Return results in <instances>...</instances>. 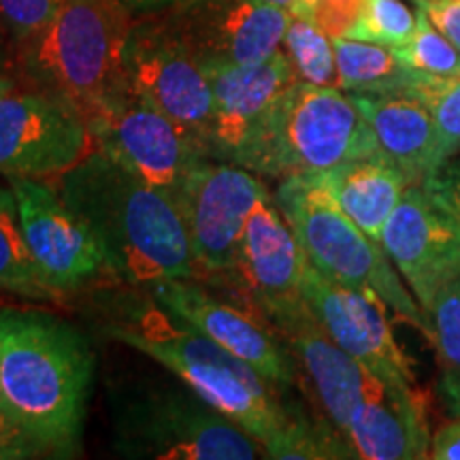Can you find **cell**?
Listing matches in <instances>:
<instances>
[{
    "label": "cell",
    "mask_w": 460,
    "mask_h": 460,
    "mask_svg": "<svg viewBox=\"0 0 460 460\" xmlns=\"http://www.w3.org/2000/svg\"><path fill=\"white\" fill-rule=\"evenodd\" d=\"M365 0H318L312 11V20L331 39L345 37L358 20Z\"/></svg>",
    "instance_id": "obj_33"
},
{
    "label": "cell",
    "mask_w": 460,
    "mask_h": 460,
    "mask_svg": "<svg viewBox=\"0 0 460 460\" xmlns=\"http://www.w3.org/2000/svg\"><path fill=\"white\" fill-rule=\"evenodd\" d=\"M427 394L418 386H390L377 379L354 411L348 441L367 460L429 458Z\"/></svg>",
    "instance_id": "obj_20"
},
{
    "label": "cell",
    "mask_w": 460,
    "mask_h": 460,
    "mask_svg": "<svg viewBox=\"0 0 460 460\" xmlns=\"http://www.w3.org/2000/svg\"><path fill=\"white\" fill-rule=\"evenodd\" d=\"M429 199L460 226V154H454L422 183Z\"/></svg>",
    "instance_id": "obj_32"
},
{
    "label": "cell",
    "mask_w": 460,
    "mask_h": 460,
    "mask_svg": "<svg viewBox=\"0 0 460 460\" xmlns=\"http://www.w3.org/2000/svg\"><path fill=\"white\" fill-rule=\"evenodd\" d=\"M34 454H37V447L11 422L7 407H4L3 388H0V460L28 458L34 456Z\"/></svg>",
    "instance_id": "obj_35"
},
{
    "label": "cell",
    "mask_w": 460,
    "mask_h": 460,
    "mask_svg": "<svg viewBox=\"0 0 460 460\" xmlns=\"http://www.w3.org/2000/svg\"><path fill=\"white\" fill-rule=\"evenodd\" d=\"M132 31L118 0H66L20 43V62L39 90L71 101L84 115L128 92L124 49Z\"/></svg>",
    "instance_id": "obj_5"
},
{
    "label": "cell",
    "mask_w": 460,
    "mask_h": 460,
    "mask_svg": "<svg viewBox=\"0 0 460 460\" xmlns=\"http://www.w3.org/2000/svg\"><path fill=\"white\" fill-rule=\"evenodd\" d=\"M416 31L407 43L393 48L402 66L429 75H458L460 51L433 26L422 7L416 4Z\"/></svg>",
    "instance_id": "obj_29"
},
{
    "label": "cell",
    "mask_w": 460,
    "mask_h": 460,
    "mask_svg": "<svg viewBox=\"0 0 460 460\" xmlns=\"http://www.w3.org/2000/svg\"><path fill=\"white\" fill-rule=\"evenodd\" d=\"M433 115L452 154H460V73L429 75L411 73L407 90Z\"/></svg>",
    "instance_id": "obj_28"
},
{
    "label": "cell",
    "mask_w": 460,
    "mask_h": 460,
    "mask_svg": "<svg viewBox=\"0 0 460 460\" xmlns=\"http://www.w3.org/2000/svg\"><path fill=\"white\" fill-rule=\"evenodd\" d=\"M379 156L369 122L341 88L295 82L252 128L228 163L286 180Z\"/></svg>",
    "instance_id": "obj_3"
},
{
    "label": "cell",
    "mask_w": 460,
    "mask_h": 460,
    "mask_svg": "<svg viewBox=\"0 0 460 460\" xmlns=\"http://www.w3.org/2000/svg\"><path fill=\"white\" fill-rule=\"evenodd\" d=\"M382 247L430 322L435 296L460 278V226L411 183L382 230Z\"/></svg>",
    "instance_id": "obj_15"
},
{
    "label": "cell",
    "mask_w": 460,
    "mask_h": 460,
    "mask_svg": "<svg viewBox=\"0 0 460 460\" xmlns=\"http://www.w3.org/2000/svg\"><path fill=\"white\" fill-rule=\"evenodd\" d=\"M273 200L312 267L339 284L376 292L401 320L433 339V326L402 286L384 247L339 209L315 172L281 180Z\"/></svg>",
    "instance_id": "obj_6"
},
{
    "label": "cell",
    "mask_w": 460,
    "mask_h": 460,
    "mask_svg": "<svg viewBox=\"0 0 460 460\" xmlns=\"http://www.w3.org/2000/svg\"><path fill=\"white\" fill-rule=\"evenodd\" d=\"M335 49L339 88L352 94H384L407 90L411 68L402 66L393 48L356 41L348 37L331 39Z\"/></svg>",
    "instance_id": "obj_23"
},
{
    "label": "cell",
    "mask_w": 460,
    "mask_h": 460,
    "mask_svg": "<svg viewBox=\"0 0 460 460\" xmlns=\"http://www.w3.org/2000/svg\"><path fill=\"white\" fill-rule=\"evenodd\" d=\"M269 458L278 460H329V458H358L349 441L339 430L324 422L292 416L284 430L264 447Z\"/></svg>",
    "instance_id": "obj_26"
},
{
    "label": "cell",
    "mask_w": 460,
    "mask_h": 460,
    "mask_svg": "<svg viewBox=\"0 0 460 460\" xmlns=\"http://www.w3.org/2000/svg\"><path fill=\"white\" fill-rule=\"evenodd\" d=\"M154 298L177 320L247 362L273 386L295 384L296 360L292 352H286L271 332L233 305L217 301L188 279L160 281L154 286Z\"/></svg>",
    "instance_id": "obj_17"
},
{
    "label": "cell",
    "mask_w": 460,
    "mask_h": 460,
    "mask_svg": "<svg viewBox=\"0 0 460 460\" xmlns=\"http://www.w3.org/2000/svg\"><path fill=\"white\" fill-rule=\"evenodd\" d=\"M349 96L369 122L379 154L407 177L410 186H422L447 158L454 156L433 115L410 92Z\"/></svg>",
    "instance_id": "obj_19"
},
{
    "label": "cell",
    "mask_w": 460,
    "mask_h": 460,
    "mask_svg": "<svg viewBox=\"0 0 460 460\" xmlns=\"http://www.w3.org/2000/svg\"><path fill=\"white\" fill-rule=\"evenodd\" d=\"M305 264L307 258L290 224L267 194L247 217L233 271L239 273L252 303L279 332L309 314L303 298Z\"/></svg>",
    "instance_id": "obj_13"
},
{
    "label": "cell",
    "mask_w": 460,
    "mask_h": 460,
    "mask_svg": "<svg viewBox=\"0 0 460 460\" xmlns=\"http://www.w3.org/2000/svg\"><path fill=\"white\" fill-rule=\"evenodd\" d=\"M429 458L433 460H460V416L450 420L437 430L430 439Z\"/></svg>",
    "instance_id": "obj_36"
},
{
    "label": "cell",
    "mask_w": 460,
    "mask_h": 460,
    "mask_svg": "<svg viewBox=\"0 0 460 460\" xmlns=\"http://www.w3.org/2000/svg\"><path fill=\"white\" fill-rule=\"evenodd\" d=\"M124 75L132 94L192 132L209 149L214 118L209 79L166 22L132 28L124 49Z\"/></svg>",
    "instance_id": "obj_11"
},
{
    "label": "cell",
    "mask_w": 460,
    "mask_h": 460,
    "mask_svg": "<svg viewBox=\"0 0 460 460\" xmlns=\"http://www.w3.org/2000/svg\"><path fill=\"white\" fill-rule=\"evenodd\" d=\"M284 45L298 82L339 88L332 41L329 34L320 31L314 22L292 17L284 37Z\"/></svg>",
    "instance_id": "obj_27"
},
{
    "label": "cell",
    "mask_w": 460,
    "mask_h": 460,
    "mask_svg": "<svg viewBox=\"0 0 460 460\" xmlns=\"http://www.w3.org/2000/svg\"><path fill=\"white\" fill-rule=\"evenodd\" d=\"M135 3H169V0H135Z\"/></svg>",
    "instance_id": "obj_40"
},
{
    "label": "cell",
    "mask_w": 460,
    "mask_h": 460,
    "mask_svg": "<svg viewBox=\"0 0 460 460\" xmlns=\"http://www.w3.org/2000/svg\"><path fill=\"white\" fill-rule=\"evenodd\" d=\"M92 376L94 354L73 324L39 309H0L4 407L37 452H77Z\"/></svg>",
    "instance_id": "obj_1"
},
{
    "label": "cell",
    "mask_w": 460,
    "mask_h": 460,
    "mask_svg": "<svg viewBox=\"0 0 460 460\" xmlns=\"http://www.w3.org/2000/svg\"><path fill=\"white\" fill-rule=\"evenodd\" d=\"M15 88V84H13V79H9V75H4V73H0V96L3 94H7V92H11Z\"/></svg>",
    "instance_id": "obj_37"
},
{
    "label": "cell",
    "mask_w": 460,
    "mask_h": 460,
    "mask_svg": "<svg viewBox=\"0 0 460 460\" xmlns=\"http://www.w3.org/2000/svg\"><path fill=\"white\" fill-rule=\"evenodd\" d=\"M85 122L96 152L169 197L200 163L211 158L199 137L130 90L85 115Z\"/></svg>",
    "instance_id": "obj_7"
},
{
    "label": "cell",
    "mask_w": 460,
    "mask_h": 460,
    "mask_svg": "<svg viewBox=\"0 0 460 460\" xmlns=\"http://www.w3.org/2000/svg\"><path fill=\"white\" fill-rule=\"evenodd\" d=\"M416 31V15L401 0H365L358 20L345 37L399 48Z\"/></svg>",
    "instance_id": "obj_30"
},
{
    "label": "cell",
    "mask_w": 460,
    "mask_h": 460,
    "mask_svg": "<svg viewBox=\"0 0 460 460\" xmlns=\"http://www.w3.org/2000/svg\"><path fill=\"white\" fill-rule=\"evenodd\" d=\"M214 96L209 152L211 158L228 163L292 84L298 82L295 66L284 49L254 65H200Z\"/></svg>",
    "instance_id": "obj_18"
},
{
    "label": "cell",
    "mask_w": 460,
    "mask_h": 460,
    "mask_svg": "<svg viewBox=\"0 0 460 460\" xmlns=\"http://www.w3.org/2000/svg\"><path fill=\"white\" fill-rule=\"evenodd\" d=\"M7 65V54H4V45H3V31H0V73H4L3 68Z\"/></svg>",
    "instance_id": "obj_39"
},
{
    "label": "cell",
    "mask_w": 460,
    "mask_h": 460,
    "mask_svg": "<svg viewBox=\"0 0 460 460\" xmlns=\"http://www.w3.org/2000/svg\"><path fill=\"white\" fill-rule=\"evenodd\" d=\"M303 298L332 341L390 386H416L411 360L396 343L388 307L376 292L358 290L305 264Z\"/></svg>",
    "instance_id": "obj_12"
},
{
    "label": "cell",
    "mask_w": 460,
    "mask_h": 460,
    "mask_svg": "<svg viewBox=\"0 0 460 460\" xmlns=\"http://www.w3.org/2000/svg\"><path fill=\"white\" fill-rule=\"evenodd\" d=\"M60 177L62 200L94 230L113 275L139 286L192 278L188 230L169 194L96 149Z\"/></svg>",
    "instance_id": "obj_2"
},
{
    "label": "cell",
    "mask_w": 460,
    "mask_h": 460,
    "mask_svg": "<svg viewBox=\"0 0 460 460\" xmlns=\"http://www.w3.org/2000/svg\"><path fill=\"white\" fill-rule=\"evenodd\" d=\"M433 341L441 362V401L460 416V278L441 288L430 309Z\"/></svg>",
    "instance_id": "obj_25"
},
{
    "label": "cell",
    "mask_w": 460,
    "mask_h": 460,
    "mask_svg": "<svg viewBox=\"0 0 460 460\" xmlns=\"http://www.w3.org/2000/svg\"><path fill=\"white\" fill-rule=\"evenodd\" d=\"M132 456L160 460H254L262 446L197 393L149 396L124 430Z\"/></svg>",
    "instance_id": "obj_10"
},
{
    "label": "cell",
    "mask_w": 460,
    "mask_h": 460,
    "mask_svg": "<svg viewBox=\"0 0 460 460\" xmlns=\"http://www.w3.org/2000/svg\"><path fill=\"white\" fill-rule=\"evenodd\" d=\"M66 0H0V31L20 45L37 34Z\"/></svg>",
    "instance_id": "obj_31"
},
{
    "label": "cell",
    "mask_w": 460,
    "mask_h": 460,
    "mask_svg": "<svg viewBox=\"0 0 460 460\" xmlns=\"http://www.w3.org/2000/svg\"><path fill=\"white\" fill-rule=\"evenodd\" d=\"M0 290L31 301H49L56 296L43 284L34 264L13 190L4 188H0Z\"/></svg>",
    "instance_id": "obj_24"
},
{
    "label": "cell",
    "mask_w": 460,
    "mask_h": 460,
    "mask_svg": "<svg viewBox=\"0 0 460 460\" xmlns=\"http://www.w3.org/2000/svg\"><path fill=\"white\" fill-rule=\"evenodd\" d=\"M339 209L382 245V230L410 181L388 158L379 156L348 160L315 172Z\"/></svg>",
    "instance_id": "obj_22"
},
{
    "label": "cell",
    "mask_w": 460,
    "mask_h": 460,
    "mask_svg": "<svg viewBox=\"0 0 460 460\" xmlns=\"http://www.w3.org/2000/svg\"><path fill=\"white\" fill-rule=\"evenodd\" d=\"M281 335L290 343V352L303 367L329 422L348 439L354 411L377 377L339 348L312 312L281 331Z\"/></svg>",
    "instance_id": "obj_21"
},
{
    "label": "cell",
    "mask_w": 460,
    "mask_h": 460,
    "mask_svg": "<svg viewBox=\"0 0 460 460\" xmlns=\"http://www.w3.org/2000/svg\"><path fill=\"white\" fill-rule=\"evenodd\" d=\"M22 226L43 284L54 295L68 292L105 269V252L90 224L45 183L11 177Z\"/></svg>",
    "instance_id": "obj_16"
},
{
    "label": "cell",
    "mask_w": 460,
    "mask_h": 460,
    "mask_svg": "<svg viewBox=\"0 0 460 460\" xmlns=\"http://www.w3.org/2000/svg\"><path fill=\"white\" fill-rule=\"evenodd\" d=\"M433 26L460 51V0H416Z\"/></svg>",
    "instance_id": "obj_34"
},
{
    "label": "cell",
    "mask_w": 460,
    "mask_h": 460,
    "mask_svg": "<svg viewBox=\"0 0 460 460\" xmlns=\"http://www.w3.org/2000/svg\"><path fill=\"white\" fill-rule=\"evenodd\" d=\"M290 22L264 0H183L166 26L200 65H254L281 49Z\"/></svg>",
    "instance_id": "obj_14"
},
{
    "label": "cell",
    "mask_w": 460,
    "mask_h": 460,
    "mask_svg": "<svg viewBox=\"0 0 460 460\" xmlns=\"http://www.w3.org/2000/svg\"><path fill=\"white\" fill-rule=\"evenodd\" d=\"M267 194L256 172L224 160L209 158L190 172L171 199L186 224L197 269L233 271L247 217Z\"/></svg>",
    "instance_id": "obj_8"
},
{
    "label": "cell",
    "mask_w": 460,
    "mask_h": 460,
    "mask_svg": "<svg viewBox=\"0 0 460 460\" xmlns=\"http://www.w3.org/2000/svg\"><path fill=\"white\" fill-rule=\"evenodd\" d=\"M94 149L85 115L51 92L0 96V172L9 177L62 175Z\"/></svg>",
    "instance_id": "obj_9"
},
{
    "label": "cell",
    "mask_w": 460,
    "mask_h": 460,
    "mask_svg": "<svg viewBox=\"0 0 460 460\" xmlns=\"http://www.w3.org/2000/svg\"><path fill=\"white\" fill-rule=\"evenodd\" d=\"M109 332L175 373L192 393L254 437L262 450L290 422L271 382L186 322L177 326L149 307L137 324L113 326Z\"/></svg>",
    "instance_id": "obj_4"
},
{
    "label": "cell",
    "mask_w": 460,
    "mask_h": 460,
    "mask_svg": "<svg viewBox=\"0 0 460 460\" xmlns=\"http://www.w3.org/2000/svg\"><path fill=\"white\" fill-rule=\"evenodd\" d=\"M264 3L275 4V7H281V9H288V11H290L292 4H295V0H264Z\"/></svg>",
    "instance_id": "obj_38"
}]
</instances>
